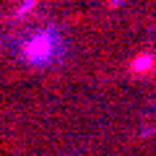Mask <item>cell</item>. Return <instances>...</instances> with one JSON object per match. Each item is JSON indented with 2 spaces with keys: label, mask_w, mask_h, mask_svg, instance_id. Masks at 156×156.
I'll list each match as a JSON object with an SVG mask.
<instances>
[{
  "label": "cell",
  "mask_w": 156,
  "mask_h": 156,
  "mask_svg": "<svg viewBox=\"0 0 156 156\" xmlns=\"http://www.w3.org/2000/svg\"><path fill=\"white\" fill-rule=\"evenodd\" d=\"M50 52H52V37L47 31L31 37L26 42V47H23V57H26L29 62H44L47 57H50Z\"/></svg>",
  "instance_id": "obj_1"
},
{
  "label": "cell",
  "mask_w": 156,
  "mask_h": 156,
  "mask_svg": "<svg viewBox=\"0 0 156 156\" xmlns=\"http://www.w3.org/2000/svg\"><path fill=\"white\" fill-rule=\"evenodd\" d=\"M151 68H154V55H151V52H143L140 57H135V60L130 62V70H133L135 76H143V73L151 70Z\"/></svg>",
  "instance_id": "obj_2"
},
{
  "label": "cell",
  "mask_w": 156,
  "mask_h": 156,
  "mask_svg": "<svg viewBox=\"0 0 156 156\" xmlns=\"http://www.w3.org/2000/svg\"><path fill=\"white\" fill-rule=\"evenodd\" d=\"M34 5H37V0H26V3L18 8V13H29V8H34Z\"/></svg>",
  "instance_id": "obj_3"
}]
</instances>
